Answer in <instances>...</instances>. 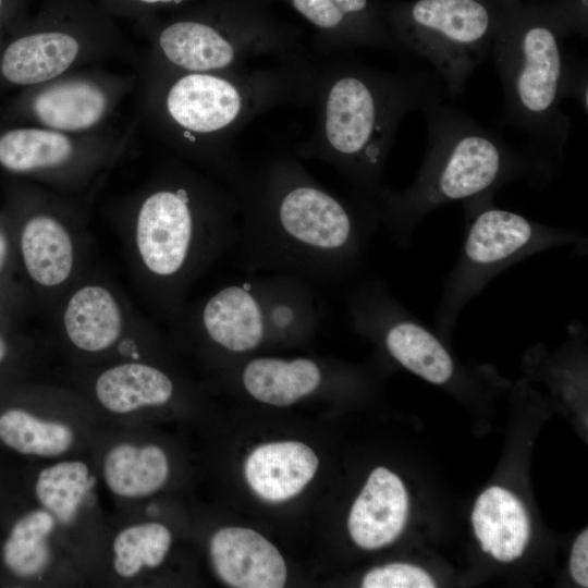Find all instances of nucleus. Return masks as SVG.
<instances>
[{"label": "nucleus", "instance_id": "nucleus-1", "mask_svg": "<svg viewBox=\"0 0 588 588\" xmlns=\"http://www.w3.org/2000/svg\"><path fill=\"white\" fill-rule=\"evenodd\" d=\"M320 91V152L373 200L383 188L387 157L405 114L451 99L433 71L382 72L357 63L335 65Z\"/></svg>", "mask_w": 588, "mask_h": 588}, {"label": "nucleus", "instance_id": "nucleus-2", "mask_svg": "<svg viewBox=\"0 0 588 588\" xmlns=\"http://www.w3.org/2000/svg\"><path fill=\"white\" fill-rule=\"evenodd\" d=\"M452 101L441 100L421 110L427 145L413 183L401 192L383 187L375 199L378 219L401 244H407L417 224L444 205L494 196L515 180L539 182L523 149Z\"/></svg>", "mask_w": 588, "mask_h": 588}, {"label": "nucleus", "instance_id": "nucleus-3", "mask_svg": "<svg viewBox=\"0 0 588 588\" xmlns=\"http://www.w3.org/2000/svg\"><path fill=\"white\" fill-rule=\"evenodd\" d=\"M561 39L549 24L522 21L498 27L490 52L504 93L503 123L526 136L523 150L539 182L563 164L569 131L561 110L568 68Z\"/></svg>", "mask_w": 588, "mask_h": 588}, {"label": "nucleus", "instance_id": "nucleus-4", "mask_svg": "<svg viewBox=\"0 0 588 588\" xmlns=\"http://www.w3.org/2000/svg\"><path fill=\"white\" fill-rule=\"evenodd\" d=\"M248 237L259 258L298 272L345 271L360 258L362 217L345 199L306 177L281 176L258 205Z\"/></svg>", "mask_w": 588, "mask_h": 588}, {"label": "nucleus", "instance_id": "nucleus-5", "mask_svg": "<svg viewBox=\"0 0 588 588\" xmlns=\"http://www.w3.org/2000/svg\"><path fill=\"white\" fill-rule=\"evenodd\" d=\"M144 113L185 146L216 143L271 100L273 79L236 71L182 72L147 61Z\"/></svg>", "mask_w": 588, "mask_h": 588}, {"label": "nucleus", "instance_id": "nucleus-6", "mask_svg": "<svg viewBox=\"0 0 588 588\" xmlns=\"http://www.w3.org/2000/svg\"><path fill=\"white\" fill-rule=\"evenodd\" d=\"M492 199L483 196L464 203L465 241L436 310L441 334L453 329L464 306L503 270L544 249L583 241L576 231L498 208Z\"/></svg>", "mask_w": 588, "mask_h": 588}, {"label": "nucleus", "instance_id": "nucleus-7", "mask_svg": "<svg viewBox=\"0 0 588 588\" xmlns=\"http://www.w3.org/2000/svg\"><path fill=\"white\" fill-rule=\"evenodd\" d=\"M497 28L480 0H418L406 12L394 39L400 53L415 54L431 64L453 100L491 52Z\"/></svg>", "mask_w": 588, "mask_h": 588}, {"label": "nucleus", "instance_id": "nucleus-8", "mask_svg": "<svg viewBox=\"0 0 588 588\" xmlns=\"http://www.w3.org/2000/svg\"><path fill=\"white\" fill-rule=\"evenodd\" d=\"M135 58L133 48L101 20L53 16L3 47L0 76L26 88L77 69Z\"/></svg>", "mask_w": 588, "mask_h": 588}, {"label": "nucleus", "instance_id": "nucleus-9", "mask_svg": "<svg viewBox=\"0 0 588 588\" xmlns=\"http://www.w3.org/2000/svg\"><path fill=\"white\" fill-rule=\"evenodd\" d=\"M318 315L309 289L283 275L222 287L205 303L200 322L216 344L245 353L258 347L270 332L317 322Z\"/></svg>", "mask_w": 588, "mask_h": 588}, {"label": "nucleus", "instance_id": "nucleus-10", "mask_svg": "<svg viewBox=\"0 0 588 588\" xmlns=\"http://www.w3.org/2000/svg\"><path fill=\"white\" fill-rule=\"evenodd\" d=\"M136 84L135 73L86 66L26 87L22 109L33 125L72 134L103 132Z\"/></svg>", "mask_w": 588, "mask_h": 588}, {"label": "nucleus", "instance_id": "nucleus-11", "mask_svg": "<svg viewBox=\"0 0 588 588\" xmlns=\"http://www.w3.org/2000/svg\"><path fill=\"white\" fill-rule=\"evenodd\" d=\"M199 204L185 185H163L142 200L136 246L146 269L158 278L177 277L189 262L198 237Z\"/></svg>", "mask_w": 588, "mask_h": 588}, {"label": "nucleus", "instance_id": "nucleus-12", "mask_svg": "<svg viewBox=\"0 0 588 588\" xmlns=\"http://www.w3.org/2000/svg\"><path fill=\"white\" fill-rule=\"evenodd\" d=\"M109 130L72 134L37 125L0 133V166L17 174L59 175L96 167L117 154L123 139Z\"/></svg>", "mask_w": 588, "mask_h": 588}, {"label": "nucleus", "instance_id": "nucleus-13", "mask_svg": "<svg viewBox=\"0 0 588 588\" xmlns=\"http://www.w3.org/2000/svg\"><path fill=\"white\" fill-rule=\"evenodd\" d=\"M264 50L257 40L210 22L180 20L158 32L148 61L182 72H228Z\"/></svg>", "mask_w": 588, "mask_h": 588}, {"label": "nucleus", "instance_id": "nucleus-14", "mask_svg": "<svg viewBox=\"0 0 588 588\" xmlns=\"http://www.w3.org/2000/svg\"><path fill=\"white\" fill-rule=\"evenodd\" d=\"M210 555L218 576L236 588H281L286 580L285 562L279 550L253 529L225 527L210 541Z\"/></svg>", "mask_w": 588, "mask_h": 588}, {"label": "nucleus", "instance_id": "nucleus-15", "mask_svg": "<svg viewBox=\"0 0 588 588\" xmlns=\"http://www.w3.org/2000/svg\"><path fill=\"white\" fill-rule=\"evenodd\" d=\"M408 516V494L397 475L385 467L371 471L355 500L347 527L354 542L367 550L394 541Z\"/></svg>", "mask_w": 588, "mask_h": 588}, {"label": "nucleus", "instance_id": "nucleus-16", "mask_svg": "<svg viewBox=\"0 0 588 588\" xmlns=\"http://www.w3.org/2000/svg\"><path fill=\"white\" fill-rule=\"evenodd\" d=\"M318 463L317 455L304 443H268L250 453L245 463V477L261 499L281 502L303 490L315 476Z\"/></svg>", "mask_w": 588, "mask_h": 588}, {"label": "nucleus", "instance_id": "nucleus-17", "mask_svg": "<svg viewBox=\"0 0 588 588\" xmlns=\"http://www.w3.org/2000/svg\"><path fill=\"white\" fill-rule=\"evenodd\" d=\"M471 524L483 552L501 562L523 555L530 537L525 506L511 491L493 486L476 500Z\"/></svg>", "mask_w": 588, "mask_h": 588}, {"label": "nucleus", "instance_id": "nucleus-18", "mask_svg": "<svg viewBox=\"0 0 588 588\" xmlns=\"http://www.w3.org/2000/svg\"><path fill=\"white\" fill-rule=\"evenodd\" d=\"M25 269L42 286L62 284L74 262L72 238L63 223L50 213H35L25 222L20 238Z\"/></svg>", "mask_w": 588, "mask_h": 588}, {"label": "nucleus", "instance_id": "nucleus-19", "mask_svg": "<svg viewBox=\"0 0 588 588\" xmlns=\"http://www.w3.org/2000/svg\"><path fill=\"white\" fill-rule=\"evenodd\" d=\"M63 324L70 341L79 350L101 352L120 338L123 318L110 291L100 285L76 290L63 314Z\"/></svg>", "mask_w": 588, "mask_h": 588}, {"label": "nucleus", "instance_id": "nucleus-20", "mask_svg": "<svg viewBox=\"0 0 588 588\" xmlns=\"http://www.w3.org/2000/svg\"><path fill=\"white\" fill-rule=\"evenodd\" d=\"M322 380L318 364L308 358L259 357L242 372L246 391L256 400L286 406L315 392Z\"/></svg>", "mask_w": 588, "mask_h": 588}, {"label": "nucleus", "instance_id": "nucleus-21", "mask_svg": "<svg viewBox=\"0 0 588 588\" xmlns=\"http://www.w3.org/2000/svg\"><path fill=\"white\" fill-rule=\"evenodd\" d=\"M95 392L108 411L126 414L167 403L173 394V383L156 367L127 363L103 371L96 381Z\"/></svg>", "mask_w": 588, "mask_h": 588}, {"label": "nucleus", "instance_id": "nucleus-22", "mask_svg": "<svg viewBox=\"0 0 588 588\" xmlns=\"http://www.w3.org/2000/svg\"><path fill=\"white\" fill-rule=\"evenodd\" d=\"M168 475L167 455L157 445L122 443L112 448L105 458V481L113 493L121 497L149 495L163 486Z\"/></svg>", "mask_w": 588, "mask_h": 588}, {"label": "nucleus", "instance_id": "nucleus-23", "mask_svg": "<svg viewBox=\"0 0 588 588\" xmlns=\"http://www.w3.org/2000/svg\"><path fill=\"white\" fill-rule=\"evenodd\" d=\"M294 9L318 29L342 45H372L395 51L379 34L359 24L368 10V0H291Z\"/></svg>", "mask_w": 588, "mask_h": 588}, {"label": "nucleus", "instance_id": "nucleus-24", "mask_svg": "<svg viewBox=\"0 0 588 588\" xmlns=\"http://www.w3.org/2000/svg\"><path fill=\"white\" fill-rule=\"evenodd\" d=\"M53 527L54 517L47 510H34L17 519L2 548L5 566L23 578L40 574L50 560L48 537Z\"/></svg>", "mask_w": 588, "mask_h": 588}, {"label": "nucleus", "instance_id": "nucleus-25", "mask_svg": "<svg viewBox=\"0 0 588 588\" xmlns=\"http://www.w3.org/2000/svg\"><path fill=\"white\" fill-rule=\"evenodd\" d=\"M0 440L22 454L57 456L72 446L74 432L66 424L12 408L0 416Z\"/></svg>", "mask_w": 588, "mask_h": 588}, {"label": "nucleus", "instance_id": "nucleus-26", "mask_svg": "<svg viewBox=\"0 0 588 588\" xmlns=\"http://www.w3.org/2000/svg\"><path fill=\"white\" fill-rule=\"evenodd\" d=\"M89 470L81 461L60 462L42 469L35 491L41 505L61 523H70L91 481Z\"/></svg>", "mask_w": 588, "mask_h": 588}, {"label": "nucleus", "instance_id": "nucleus-27", "mask_svg": "<svg viewBox=\"0 0 588 588\" xmlns=\"http://www.w3.org/2000/svg\"><path fill=\"white\" fill-rule=\"evenodd\" d=\"M170 530L159 523H147L123 529L114 539L113 565L122 577L135 576L144 566L156 567L171 546Z\"/></svg>", "mask_w": 588, "mask_h": 588}, {"label": "nucleus", "instance_id": "nucleus-28", "mask_svg": "<svg viewBox=\"0 0 588 588\" xmlns=\"http://www.w3.org/2000/svg\"><path fill=\"white\" fill-rule=\"evenodd\" d=\"M437 584L421 567L409 563H391L375 567L363 578L364 588H433Z\"/></svg>", "mask_w": 588, "mask_h": 588}, {"label": "nucleus", "instance_id": "nucleus-29", "mask_svg": "<svg viewBox=\"0 0 588 588\" xmlns=\"http://www.w3.org/2000/svg\"><path fill=\"white\" fill-rule=\"evenodd\" d=\"M587 83V66L583 62L578 63L568 58L566 97L575 99L585 112L588 109Z\"/></svg>", "mask_w": 588, "mask_h": 588}, {"label": "nucleus", "instance_id": "nucleus-30", "mask_svg": "<svg viewBox=\"0 0 588 588\" xmlns=\"http://www.w3.org/2000/svg\"><path fill=\"white\" fill-rule=\"evenodd\" d=\"M569 572L573 580L580 587H588V530L584 529L575 539L571 558Z\"/></svg>", "mask_w": 588, "mask_h": 588}, {"label": "nucleus", "instance_id": "nucleus-31", "mask_svg": "<svg viewBox=\"0 0 588 588\" xmlns=\"http://www.w3.org/2000/svg\"><path fill=\"white\" fill-rule=\"evenodd\" d=\"M8 258V243L4 235L0 232V272L2 271Z\"/></svg>", "mask_w": 588, "mask_h": 588}, {"label": "nucleus", "instance_id": "nucleus-32", "mask_svg": "<svg viewBox=\"0 0 588 588\" xmlns=\"http://www.w3.org/2000/svg\"><path fill=\"white\" fill-rule=\"evenodd\" d=\"M143 5L170 4L181 3L183 0H135Z\"/></svg>", "mask_w": 588, "mask_h": 588}, {"label": "nucleus", "instance_id": "nucleus-33", "mask_svg": "<svg viewBox=\"0 0 588 588\" xmlns=\"http://www.w3.org/2000/svg\"><path fill=\"white\" fill-rule=\"evenodd\" d=\"M8 354V345L5 340L0 335V363L5 358Z\"/></svg>", "mask_w": 588, "mask_h": 588}, {"label": "nucleus", "instance_id": "nucleus-34", "mask_svg": "<svg viewBox=\"0 0 588 588\" xmlns=\"http://www.w3.org/2000/svg\"><path fill=\"white\" fill-rule=\"evenodd\" d=\"M3 3H4V0H0V12H1L2 8H3Z\"/></svg>", "mask_w": 588, "mask_h": 588}]
</instances>
